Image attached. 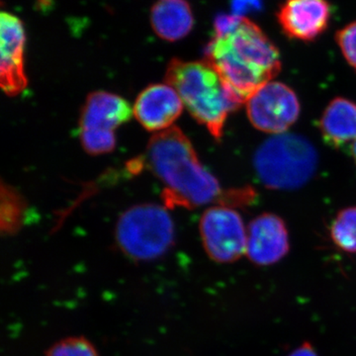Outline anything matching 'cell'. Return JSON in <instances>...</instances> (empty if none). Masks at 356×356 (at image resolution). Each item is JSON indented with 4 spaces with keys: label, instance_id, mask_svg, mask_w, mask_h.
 Wrapping results in <instances>:
<instances>
[{
    "label": "cell",
    "instance_id": "obj_1",
    "mask_svg": "<svg viewBox=\"0 0 356 356\" xmlns=\"http://www.w3.org/2000/svg\"><path fill=\"white\" fill-rule=\"evenodd\" d=\"M215 31L205 60L245 103L257 89L280 74V51L259 25L245 17L221 18Z\"/></svg>",
    "mask_w": 356,
    "mask_h": 356
},
{
    "label": "cell",
    "instance_id": "obj_2",
    "mask_svg": "<svg viewBox=\"0 0 356 356\" xmlns=\"http://www.w3.org/2000/svg\"><path fill=\"white\" fill-rule=\"evenodd\" d=\"M143 165L165 184V208L193 209L219 200V182L199 161L191 140L180 129L154 134L147 147Z\"/></svg>",
    "mask_w": 356,
    "mask_h": 356
},
{
    "label": "cell",
    "instance_id": "obj_3",
    "mask_svg": "<svg viewBox=\"0 0 356 356\" xmlns=\"http://www.w3.org/2000/svg\"><path fill=\"white\" fill-rule=\"evenodd\" d=\"M165 81L177 90L191 116L217 140L222 139L228 115L245 103L205 60L173 58L166 69Z\"/></svg>",
    "mask_w": 356,
    "mask_h": 356
},
{
    "label": "cell",
    "instance_id": "obj_4",
    "mask_svg": "<svg viewBox=\"0 0 356 356\" xmlns=\"http://www.w3.org/2000/svg\"><path fill=\"white\" fill-rule=\"evenodd\" d=\"M254 170L267 188L292 191L307 184L318 165L315 147L303 136L281 134L257 149Z\"/></svg>",
    "mask_w": 356,
    "mask_h": 356
},
{
    "label": "cell",
    "instance_id": "obj_5",
    "mask_svg": "<svg viewBox=\"0 0 356 356\" xmlns=\"http://www.w3.org/2000/svg\"><path fill=\"white\" fill-rule=\"evenodd\" d=\"M168 208L156 204L133 206L119 217L117 245L136 261H151L166 254L175 243V231Z\"/></svg>",
    "mask_w": 356,
    "mask_h": 356
},
{
    "label": "cell",
    "instance_id": "obj_6",
    "mask_svg": "<svg viewBox=\"0 0 356 356\" xmlns=\"http://www.w3.org/2000/svg\"><path fill=\"white\" fill-rule=\"evenodd\" d=\"M206 254L212 261L229 264L247 250V229L241 215L227 206H214L204 212L199 224Z\"/></svg>",
    "mask_w": 356,
    "mask_h": 356
},
{
    "label": "cell",
    "instance_id": "obj_7",
    "mask_svg": "<svg viewBox=\"0 0 356 356\" xmlns=\"http://www.w3.org/2000/svg\"><path fill=\"white\" fill-rule=\"evenodd\" d=\"M254 127L264 133L281 134L297 121L300 102L286 84L269 81L254 91L245 102Z\"/></svg>",
    "mask_w": 356,
    "mask_h": 356
},
{
    "label": "cell",
    "instance_id": "obj_8",
    "mask_svg": "<svg viewBox=\"0 0 356 356\" xmlns=\"http://www.w3.org/2000/svg\"><path fill=\"white\" fill-rule=\"evenodd\" d=\"M0 39V86L7 95H17L24 90L28 83L24 69L25 30L17 16L2 11Z\"/></svg>",
    "mask_w": 356,
    "mask_h": 356
},
{
    "label": "cell",
    "instance_id": "obj_9",
    "mask_svg": "<svg viewBox=\"0 0 356 356\" xmlns=\"http://www.w3.org/2000/svg\"><path fill=\"white\" fill-rule=\"evenodd\" d=\"M332 16L327 0H285L278 9L277 20L288 38L311 42L327 29Z\"/></svg>",
    "mask_w": 356,
    "mask_h": 356
},
{
    "label": "cell",
    "instance_id": "obj_10",
    "mask_svg": "<svg viewBox=\"0 0 356 356\" xmlns=\"http://www.w3.org/2000/svg\"><path fill=\"white\" fill-rule=\"evenodd\" d=\"M289 235L280 217L264 213L254 218L247 229L248 259L257 266H271L289 252Z\"/></svg>",
    "mask_w": 356,
    "mask_h": 356
},
{
    "label": "cell",
    "instance_id": "obj_11",
    "mask_svg": "<svg viewBox=\"0 0 356 356\" xmlns=\"http://www.w3.org/2000/svg\"><path fill=\"white\" fill-rule=\"evenodd\" d=\"M184 107L181 98L170 84H152L138 96L133 114L143 127L159 133L172 128Z\"/></svg>",
    "mask_w": 356,
    "mask_h": 356
},
{
    "label": "cell",
    "instance_id": "obj_12",
    "mask_svg": "<svg viewBox=\"0 0 356 356\" xmlns=\"http://www.w3.org/2000/svg\"><path fill=\"white\" fill-rule=\"evenodd\" d=\"M133 110L121 96L96 91L88 95L79 120V130H102L114 132L115 129L130 120Z\"/></svg>",
    "mask_w": 356,
    "mask_h": 356
},
{
    "label": "cell",
    "instance_id": "obj_13",
    "mask_svg": "<svg viewBox=\"0 0 356 356\" xmlns=\"http://www.w3.org/2000/svg\"><path fill=\"white\" fill-rule=\"evenodd\" d=\"M318 128L325 144L344 149L356 140V104L343 97L334 98L321 117Z\"/></svg>",
    "mask_w": 356,
    "mask_h": 356
},
{
    "label": "cell",
    "instance_id": "obj_14",
    "mask_svg": "<svg viewBox=\"0 0 356 356\" xmlns=\"http://www.w3.org/2000/svg\"><path fill=\"white\" fill-rule=\"evenodd\" d=\"M151 25L159 38L184 39L194 26V14L186 0H159L151 10Z\"/></svg>",
    "mask_w": 356,
    "mask_h": 356
},
{
    "label": "cell",
    "instance_id": "obj_15",
    "mask_svg": "<svg viewBox=\"0 0 356 356\" xmlns=\"http://www.w3.org/2000/svg\"><path fill=\"white\" fill-rule=\"evenodd\" d=\"M27 205L19 193L2 182L1 184V211L0 224L1 231L7 235L15 234L24 222Z\"/></svg>",
    "mask_w": 356,
    "mask_h": 356
},
{
    "label": "cell",
    "instance_id": "obj_16",
    "mask_svg": "<svg viewBox=\"0 0 356 356\" xmlns=\"http://www.w3.org/2000/svg\"><path fill=\"white\" fill-rule=\"evenodd\" d=\"M332 242L343 252L356 254V206L341 210L331 226Z\"/></svg>",
    "mask_w": 356,
    "mask_h": 356
},
{
    "label": "cell",
    "instance_id": "obj_17",
    "mask_svg": "<svg viewBox=\"0 0 356 356\" xmlns=\"http://www.w3.org/2000/svg\"><path fill=\"white\" fill-rule=\"evenodd\" d=\"M46 356H99L88 339L72 337L62 339L49 348Z\"/></svg>",
    "mask_w": 356,
    "mask_h": 356
},
{
    "label": "cell",
    "instance_id": "obj_18",
    "mask_svg": "<svg viewBox=\"0 0 356 356\" xmlns=\"http://www.w3.org/2000/svg\"><path fill=\"white\" fill-rule=\"evenodd\" d=\"M83 149L91 154H102L113 151L116 139L114 132L102 130H79Z\"/></svg>",
    "mask_w": 356,
    "mask_h": 356
},
{
    "label": "cell",
    "instance_id": "obj_19",
    "mask_svg": "<svg viewBox=\"0 0 356 356\" xmlns=\"http://www.w3.org/2000/svg\"><path fill=\"white\" fill-rule=\"evenodd\" d=\"M336 41L346 62L356 70V21L337 31Z\"/></svg>",
    "mask_w": 356,
    "mask_h": 356
},
{
    "label": "cell",
    "instance_id": "obj_20",
    "mask_svg": "<svg viewBox=\"0 0 356 356\" xmlns=\"http://www.w3.org/2000/svg\"><path fill=\"white\" fill-rule=\"evenodd\" d=\"M257 199L254 189L245 188L233 189V191H222L218 203L227 207H243L252 204Z\"/></svg>",
    "mask_w": 356,
    "mask_h": 356
},
{
    "label": "cell",
    "instance_id": "obj_21",
    "mask_svg": "<svg viewBox=\"0 0 356 356\" xmlns=\"http://www.w3.org/2000/svg\"><path fill=\"white\" fill-rule=\"evenodd\" d=\"M288 356H318L310 343H306L300 346L296 350L293 351Z\"/></svg>",
    "mask_w": 356,
    "mask_h": 356
},
{
    "label": "cell",
    "instance_id": "obj_22",
    "mask_svg": "<svg viewBox=\"0 0 356 356\" xmlns=\"http://www.w3.org/2000/svg\"><path fill=\"white\" fill-rule=\"evenodd\" d=\"M351 156H353V159H355V163L356 165V140L355 143H353V145H351Z\"/></svg>",
    "mask_w": 356,
    "mask_h": 356
}]
</instances>
